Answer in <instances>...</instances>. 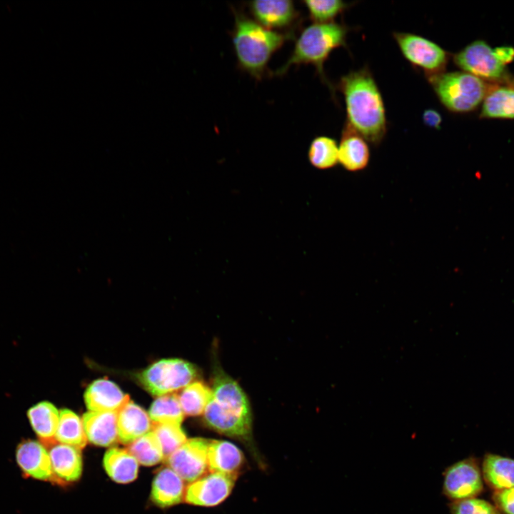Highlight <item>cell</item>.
<instances>
[{"label": "cell", "instance_id": "7a4b0ae2", "mask_svg": "<svg viewBox=\"0 0 514 514\" xmlns=\"http://www.w3.org/2000/svg\"><path fill=\"white\" fill-rule=\"evenodd\" d=\"M234 26L231 32L233 50L240 69L256 80L268 73L273 54L295 36L293 32L269 30L242 11L233 9Z\"/></svg>", "mask_w": 514, "mask_h": 514}, {"label": "cell", "instance_id": "6da1fadb", "mask_svg": "<svg viewBox=\"0 0 514 514\" xmlns=\"http://www.w3.org/2000/svg\"><path fill=\"white\" fill-rule=\"evenodd\" d=\"M337 89L343 96L346 121L369 143L379 146L388 129L386 107L376 79L367 66L341 77Z\"/></svg>", "mask_w": 514, "mask_h": 514}, {"label": "cell", "instance_id": "cb8c5ba5", "mask_svg": "<svg viewBox=\"0 0 514 514\" xmlns=\"http://www.w3.org/2000/svg\"><path fill=\"white\" fill-rule=\"evenodd\" d=\"M482 475L486 484L495 491L514 487V459L493 454L485 455Z\"/></svg>", "mask_w": 514, "mask_h": 514}, {"label": "cell", "instance_id": "9c48e42d", "mask_svg": "<svg viewBox=\"0 0 514 514\" xmlns=\"http://www.w3.org/2000/svg\"><path fill=\"white\" fill-rule=\"evenodd\" d=\"M253 20L278 32L296 33L301 15L291 0H256L247 3Z\"/></svg>", "mask_w": 514, "mask_h": 514}, {"label": "cell", "instance_id": "2e32d148", "mask_svg": "<svg viewBox=\"0 0 514 514\" xmlns=\"http://www.w3.org/2000/svg\"><path fill=\"white\" fill-rule=\"evenodd\" d=\"M84 400L89 411L118 412L129 400V396L107 378L98 379L87 388Z\"/></svg>", "mask_w": 514, "mask_h": 514}, {"label": "cell", "instance_id": "f1b7e54d", "mask_svg": "<svg viewBox=\"0 0 514 514\" xmlns=\"http://www.w3.org/2000/svg\"><path fill=\"white\" fill-rule=\"evenodd\" d=\"M128 450L138 463L146 466L156 465L164 458L161 443L152 430L129 444Z\"/></svg>", "mask_w": 514, "mask_h": 514}, {"label": "cell", "instance_id": "9a60e30c", "mask_svg": "<svg viewBox=\"0 0 514 514\" xmlns=\"http://www.w3.org/2000/svg\"><path fill=\"white\" fill-rule=\"evenodd\" d=\"M203 414L206 425L220 433L241 439L251 435V418L223 409L212 396Z\"/></svg>", "mask_w": 514, "mask_h": 514}, {"label": "cell", "instance_id": "4316f807", "mask_svg": "<svg viewBox=\"0 0 514 514\" xmlns=\"http://www.w3.org/2000/svg\"><path fill=\"white\" fill-rule=\"evenodd\" d=\"M308 159L310 164L318 170L334 168L338 163V143L330 136H316L309 145Z\"/></svg>", "mask_w": 514, "mask_h": 514}, {"label": "cell", "instance_id": "7c38bea8", "mask_svg": "<svg viewBox=\"0 0 514 514\" xmlns=\"http://www.w3.org/2000/svg\"><path fill=\"white\" fill-rule=\"evenodd\" d=\"M370 160L368 142L345 123L338 143V163L346 171L357 173L366 169Z\"/></svg>", "mask_w": 514, "mask_h": 514}, {"label": "cell", "instance_id": "1f68e13d", "mask_svg": "<svg viewBox=\"0 0 514 514\" xmlns=\"http://www.w3.org/2000/svg\"><path fill=\"white\" fill-rule=\"evenodd\" d=\"M151 430L156 435L166 458L187 440L179 423H153Z\"/></svg>", "mask_w": 514, "mask_h": 514}, {"label": "cell", "instance_id": "8992f818", "mask_svg": "<svg viewBox=\"0 0 514 514\" xmlns=\"http://www.w3.org/2000/svg\"><path fill=\"white\" fill-rule=\"evenodd\" d=\"M393 36L405 60L425 77L445 71L451 54L439 44L409 32L395 31Z\"/></svg>", "mask_w": 514, "mask_h": 514}, {"label": "cell", "instance_id": "277c9868", "mask_svg": "<svg viewBox=\"0 0 514 514\" xmlns=\"http://www.w3.org/2000/svg\"><path fill=\"white\" fill-rule=\"evenodd\" d=\"M426 79L440 104L454 114L475 110L490 87L482 79L463 71H444Z\"/></svg>", "mask_w": 514, "mask_h": 514}, {"label": "cell", "instance_id": "5b68a950", "mask_svg": "<svg viewBox=\"0 0 514 514\" xmlns=\"http://www.w3.org/2000/svg\"><path fill=\"white\" fill-rule=\"evenodd\" d=\"M454 64L463 71L484 81L514 85L506 66L498 58L494 49L485 41L478 39L453 55Z\"/></svg>", "mask_w": 514, "mask_h": 514}, {"label": "cell", "instance_id": "603a6c76", "mask_svg": "<svg viewBox=\"0 0 514 514\" xmlns=\"http://www.w3.org/2000/svg\"><path fill=\"white\" fill-rule=\"evenodd\" d=\"M241 450L226 440H211L208 450V468L211 473L236 475L243 464Z\"/></svg>", "mask_w": 514, "mask_h": 514}, {"label": "cell", "instance_id": "44dd1931", "mask_svg": "<svg viewBox=\"0 0 514 514\" xmlns=\"http://www.w3.org/2000/svg\"><path fill=\"white\" fill-rule=\"evenodd\" d=\"M184 494L183 480L172 469L164 468L153 479L151 496L155 504L166 508L180 503Z\"/></svg>", "mask_w": 514, "mask_h": 514}, {"label": "cell", "instance_id": "30bf717a", "mask_svg": "<svg viewBox=\"0 0 514 514\" xmlns=\"http://www.w3.org/2000/svg\"><path fill=\"white\" fill-rule=\"evenodd\" d=\"M210 442V440L202 438L187 440L166 458L169 468L190 483L201 478L208 469Z\"/></svg>", "mask_w": 514, "mask_h": 514}, {"label": "cell", "instance_id": "f546056e", "mask_svg": "<svg viewBox=\"0 0 514 514\" xmlns=\"http://www.w3.org/2000/svg\"><path fill=\"white\" fill-rule=\"evenodd\" d=\"M148 415L153 423L181 424L185 415L178 395L172 393L158 397L151 404Z\"/></svg>", "mask_w": 514, "mask_h": 514}, {"label": "cell", "instance_id": "83f0119b", "mask_svg": "<svg viewBox=\"0 0 514 514\" xmlns=\"http://www.w3.org/2000/svg\"><path fill=\"white\" fill-rule=\"evenodd\" d=\"M211 395V389L201 382L190 383L178 395L184 415L190 416L203 413Z\"/></svg>", "mask_w": 514, "mask_h": 514}, {"label": "cell", "instance_id": "7402d4cb", "mask_svg": "<svg viewBox=\"0 0 514 514\" xmlns=\"http://www.w3.org/2000/svg\"><path fill=\"white\" fill-rule=\"evenodd\" d=\"M480 118L514 119V85L490 87L482 103Z\"/></svg>", "mask_w": 514, "mask_h": 514}, {"label": "cell", "instance_id": "d4e9b609", "mask_svg": "<svg viewBox=\"0 0 514 514\" xmlns=\"http://www.w3.org/2000/svg\"><path fill=\"white\" fill-rule=\"evenodd\" d=\"M103 465L108 475L118 483H131L138 476V462L126 449H109L104 455Z\"/></svg>", "mask_w": 514, "mask_h": 514}, {"label": "cell", "instance_id": "ba28073f", "mask_svg": "<svg viewBox=\"0 0 514 514\" xmlns=\"http://www.w3.org/2000/svg\"><path fill=\"white\" fill-rule=\"evenodd\" d=\"M443 476V492L453 502L476 498L483 490V475L473 458L450 465Z\"/></svg>", "mask_w": 514, "mask_h": 514}, {"label": "cell", "instance_id": "836d02e7", "mask_svg": "<svg viewBox=\"0 0 514 514\" xmlns=\"http://www.w3.org/2000/svg\"><path fill=\"white\" fill-rule=\"evenodd\" d=\"M492 498L501 513L514 514V487L495 491Z\"/></svg>", "mask_w": 514, "mask_h": 514}, {"label": "cell", "instance_id": "ffe728a7", "mask_svg": "<svg viewBox=\"0 0 514 514\" xmlns=\"http://www.w3.org/2000/svg\"><path fill=\"white\" fill-rule=\"evenodd\" d=\"M30 425L44 445L56 443V433L59 420V411L49 401H41L31 406L27 411Z\"/></svg>", "mask_w": 514, "mask_h": 514}, {"label": "cell", "instance_id": "d6986e66", "mask_svg": "<svg viewBox=\"0 0 514 514\" xmlns=\"http://www.w3.org/2000/svg\"><path fill=\"white\" fill-rule=\"evenodd\" d=\"M49 452L54 475L58 478L73 482L81 477L83 461L80 449L56 443L52 445Z\"/></svg>", "mask_w": 514, "mask_h": 514}, {"label": "cell", "instance_id": "d6a6232c", "mask_svg": "<svg viewBox=\"0 0 514 514\" xmlns=\"http://www.w3.org/2000/svg\"><path fill=\"white\" fill-rule=\"evenodd\" d=\"M450 509L451 514H502L494 505L477 498L452 502Z\"/></svg>", "mask_w": 514, "mask_h": 514}, {"label": "cell", "instance_id": "484cf974", "mask_svg": "<svg viewBox=\"0 0 514 514\" xmlns=\"http://www.w3.org/2000/svg\"><path fill=\"white\" fill-rule=\"evenodd\" d=\"M56 441L80 450L86 445L82 420L72 410L64 408L59 411Z\"/></svg>", "mask_w": 514, "mask_h": 514}, {"label": "cell", "instance_id": "8fae6325", "mask_svg": "<svg viewBox=\"0 0 514 514\" xmlns=\"http://www.w3.org/2000/svg\"><path fill=\"white\" fill-rule=\"evenodd\" d=\"M236 475L212 472L191 483L185 490V500L201 506L219 504L230 494Z\"/></svg>", "mask_w": 514, "mask_h": 514}, {"label": "cell", "instance_id": "3957f363", "mask_svg": "<svg viewBox=\"0 0 514 514\" xmlns=\"http://www.w3.org/2000/svg\"><path fill=\"white\" fill-rule=\"evenodd\" d=\"M353 29L343 22L313 23L298 35L286 61L269 74L279 77L285 75L292 66L313 65L335 99V86L326 76L324 64L333 50L340 47L348 48V34Z\"/></svg>", "mask_w": 514, "mask_h": 514}, {"label": "cell", "instance_id": "5bb4252c", "mask_svg": "<svg viewBox=\"0 0 514 514\" xmlns=\"http://www.w3.org/2000/svg\"><path fill=\"white\" fill-rule=\"evenodd\" d=\"M211 392L213 399L223 409L251 418L246 394L232 378L217 366L213 371Z\"/></svg>", "mask_w": 514, "mask_h": 514}, {"label": "cell", "instance_id": "ac0fdd59", "mask_svg": "<svg viewBox=\"0 0 514 514\" xmlns=\"http://www.w3.org/2000/svg\"><path fill=\"white\" fill-rule=\"evenodd\" d=\"M82 422L87 440L95 445L108 447L119 440L117 412L88 411Z\"/></svg>", "mask_w": 514, "mask_h": 514}, {"label": "cell", "instance_id": "52a82bcc", "mask_svg": "<svg viewBox=\"0 0 514 514\" xmlns=\"http://www.w3.org/2000/svg\"><path fill=\"white\" fill-rule=\"evenodd\" d=\"M196 376V370L189 362L163 359L146 368L138 378L147 391L159 397L184 388L193 383Z\"/></svg>", "mask_w": 514, "mask_h": 514}, {"label": "cell", "instance_id": "4fadbf2b", "mask_svg": "<svg viewBox=\"0 0 514 514\" xmlns=\"http://www.w3.org/2000/svg\"><path fill=\"white\" fill-rule=\"evenodd\" d=\"M16 460L20 469L29 477L47 480L54 475L49 452L39 441L28 439L19 443Z\"/></svg>", "mask_w": 514, "mask_h": 514}, {"label": "cell", "instance_id": "e575fe53", "mask_svg": "<svg viewBox=\"0 0 514 514\" xmlns=\"http://www.w3.org/2000/svg\"><path fill=\"white\" fill-rule=\"evenodd\" d=\"M423 124L433 129L440 130L443 121L440 114L435 109H425L422 116Z\"/></svg>", "mask_w": 514, "mask_h": 514}, {"label": "cell", "instance_id": "d590c367", "mask_svg": "<svg viewBox=\"0 0 514 514\" xmlns=\"http://www.w3.org/2000/svg\"><path fill=\"white\" fill-rule=\"evenodd\" d=\"M500 61L506 66L514 61V47L511 46H501L494 49Z\"/></svg>", "mask_w": 514, "mask_h": 514}, {"label": "cell", "instance_id": "e0dca14e", "mask_svg": "<svg viewBox=\"0 0 514 514\" xmlns=\"http://www.w3.org/2000/svg\"><path fill=\"white\" fill-rule=\"evenodd\" d=\"M148 414L139 405L129 400L117 412L118 438L124 444H131L152 429Z\"/></svg>", "mask_w": 514, "mask_h": 514}, {"label": "cell", "instance_id": "4dcf8cb0", "mask_svg": "<svg viewBox=\"0 0 514 514\" xmlns=\"http://www.w3.org/2000/svg\"><path fill=\"white\" fill-rule=\"evenodd\" d=\"M302 3L306 7L310 19L318 24L333 22L338 16L355 4L341 0H304Z\"/></svg>", "mask_w": 514, "mask_h": 514}]
</instances>
